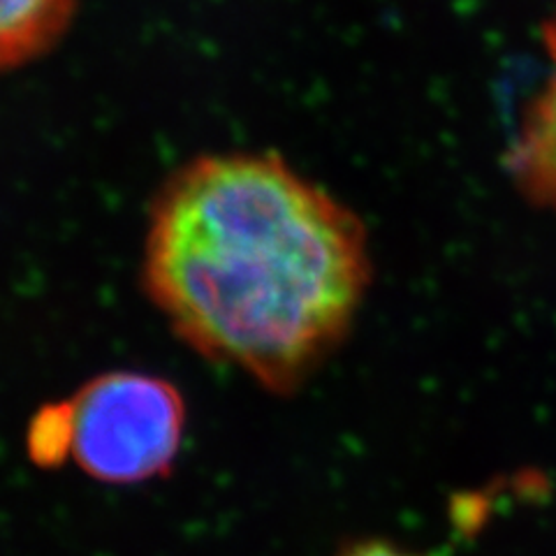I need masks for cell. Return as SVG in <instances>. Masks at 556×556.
Masks as SVG:
<instances>
[{
    "label": "cell",
    "mask_w": 556,
    "mask_h": 556,
    "mask_svg": "<svg viewBox=\"0 0 556 556\" xmlns=\"http://www.w3.org/2000/svg\"><path fill=\"white\" fill-rule=\"evenodd\" d=\"M142 276L186 345L290 392L351 332L371 257L351 208L281 159L216 153L153 200Z\"/></svg>",
    "instance_id": "obj_1"
},
{
    "label": "cell",
    "mask_w": 556,
    "mask_h": 556,
    "mask_svg": "<svg viewBox=\"0 0 556 556\" xmlns=\"http://www.w3.org/2000/svg\"><path fill=\"white\" fill-rule=\"evenodd\" d=\"M67 457L108 484L161 478L177 459L186 404L165 378L112 371L91 378L63 404Z\"/></svg>",
    "instance_id": "obj_2"
},
{
    "label": "cell",
    "mask_w": 556,
    "mask_h": 556,
    "mask_svg": "<svg viewBox=\"0 0 556 556\" xmlns=\"http://www.w3.org/2000/svg\"><path fill=\"white\" fill-rule=\"evenodd\" d=\"M79 0H0V75L54 47L73 24Z\"/></svg>",
    "instance_id": "obj_3"
},
{
    "label": "cell",
    "mask_w": 556,
    "mask_h": 556,
    "mask_svg": "<svg viewBox=\"0 0 556 556\" xmlns=\"http://www.w3.org/2000/svg\"><path fill=\"white\" fill-rule=\"evenodd\" d=\"M549 45L556 65V24ZM513 169L529 200L556 208V73L525 121L513 153Z\"/></svg>",
    "instance_id": "obj_4"
},
{
    "label": "cell",
    "mask_w": 556,
    "mask_h": 556,
    "mask_svg": "<svg viewBox=\"0 0 556 556\" xmlns=\"http://www.w3.org/2000/svg\"><path fill=\"white\" fill-rule=\"evenodd\" d=\"M341 556H410V554L396 549L390 543L367 541V543H359V545H353L351 549H345Z\"/></svg>",
    "instance_id": "obj_5"
}]
</instances>
